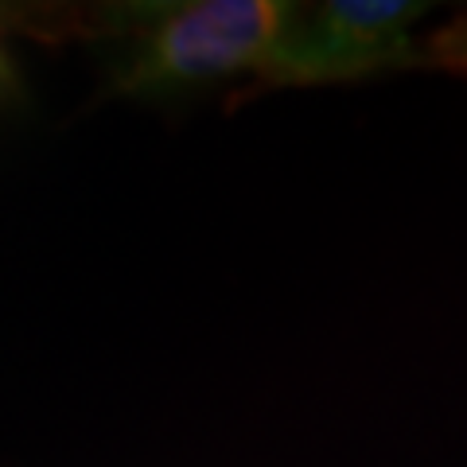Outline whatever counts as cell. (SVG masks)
<instances>
[{
	"mask_svg": "<svg viewBox=\"0 0 467 467\" xmlns=\"http://www.w3.org/2000/svg\"><path fill=\"white\" fill-rule=\"evenodd\" d=\"M288 0H192L117 12V86L129 94H180L254 70L261 75Z\"/></svg>",
	"mask_w": 467,
	"mask_h": 467,
	"instance_id": "6da1fadb",
	"label": "cell"
},
{
	"mask_svg": "<svg viewBox=\"0 0 467 467\" xmlns=\"http://www.w3.org/2000/svg\"><path fill=\"white\" fill-rule=\"evenodd\" d=\"M8 78V63H5V58H0V82H5Z\"/></svg>",
	"mask_w": 467,
	"mask_h": 467,
	"instance_id": "277c9868",
	"label": "cell"
},
{
	"mask_svg": "<svg viewBox=\"0 0 467 467\" xmlns=\"http://www.w3.org/2000/svg\"><path fill=\"white\" fill-rule=\"evenodd\" d=\"M425 67H444V70H460L467 75V16L444 24L441 32H432L420 43Z\"/></svg>",
	"mask_w": 467,
	"mask_h": 467,
	"instance_id": "3957f363",
	"label": "cell"
},
{
	"mask_svg": "<svg viewBox=\"0 0 467 467\" xmlns=\"http://www.w3.org/2000/svg\"><path fill=\"white\" fill-rule=\"evenodd\" d=\"M425 12L429 5L417 0L288 5L257 78L269 86H327L425 67L413 39V24Z\"/></svg>",
	"mask_w": 467,
	"mask_h": 467,
	"instance_id": "7a4b0ae2",
	"label": "cell"
}]
</instances>
